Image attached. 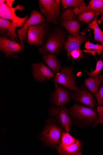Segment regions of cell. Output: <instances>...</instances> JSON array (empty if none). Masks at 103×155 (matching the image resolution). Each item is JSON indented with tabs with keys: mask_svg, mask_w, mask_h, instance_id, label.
<instances>
[{
	"mask_svg": "<svg viewBox=\"0 0 103 155\" xmlns=\"http://www.w3.org/2000/svg\"><path fill=\"white\" fill-rule=\"evenodd\" d=\"M83 145L84 143L77 139L76 143L66 148L57 147L56 150L60 155H82Z\"/></svg>",
	"mask_w": 103,
	"mask_h": 155,
	"instance_id": "17",
	"label": "cell"
},
{
	"mask_svg": "<svg viewBox=\"0 0 103 155\" xmlns=\"http://www.w3.org/2000/svg\"><path fill=\"white\" fill-rule=\"evenodd\" d=\"M5 0H1L0 1V5H2L5 3Z\"/></svg>",
	"mask_w": 103,
	"mask_h": 155,
	"instance_id": "32",
	"label": "cell"
},
{
	"mask_svg": "<svg viewBox=\"0 0 103 155\" xmlns=\"http://www.w3.org/2000/svg\"><path fill=\"white\" fill-rule=\"evenodd\" d=\"M76 139L70 135L68 132H65L63 134L59 145L57 147L66 148L75 143Z\"/></svg>",
	"mask_w": 103,
	"mask_h": 155,
	"instance_id": "25",
	"label": "cell"
},
{
	"mask_svg": "<svg viewBox=\"0 0 103 155\" xmlns=\"http://www.w3.org/2000/svg\"><path fill=\"white\" fill-rule=\"evenodd\" d=\"M97 110L99 115L103 116V106L98 107Z\"/></svg>",
	"mask_w": 103,
	"mask_h": 155,
	"instance_id": "31",
	"label": "cell"
},
{
	"mask_svg": "<svg viewBox=\"0 0 103 155\" xmlns=\"http://www.w3.org/2000/svg\"><path fill=\"white\" fill-rule=\"evenodd\" d=\"M31 67L33 75L37 81H45L50 79H53L55 77L51 70L42 63H34Z\"/></svg>",
	"mask_w": 103,
	"mask_h": 155,
	"instance_id": "12",
	"label": "cell"
},
{
	"mask_svg": "<svg viewBox=\"0 0 103 155\" xmlns=\"http://www.w3.org/2000/svg\"><path fill=\"white\" fill-rule=\"evenodd\" d=\"M25 9L22 5H18L14 8L9 7L5 3L0 5V17L1 18L11 21L16 27H22L27 20L29 18L26 15L24 18H20L16 15L15 13L17 10L22 12Z\"/></svg>",
	"mask_w": 103,
	"mask_h": 155,
	"instance_id": "9",
	"label": "cell"
},
{
	"mask_svg": "<svg viewBox=\"0 0 103 155\" xmlns=\"http://www.w3.org/2000/svg\"><path fill=\"white\" fill-rule=\"evenodd\" d=\"M101 21H102V22H103V15L102 16L101 18Z\"/></svg>",
	"mask_w": 103,
	"mask_h": 155,
	"instance_id": "33",
	"label": "cell"
},
{
	"mask_svg": "<svg viewBox=\"0 0 103 155\" xmlns=\"http://www.w3.org/2000/svg\"><path fill=\"white\" fill-rule=\"evenodd\" d=\"M66 36V32L62 29L55 28L50 35L45 44L39 48V53L42 54L45 53H60L67 40Z\"/></svg>",
	"mask_w": 103,
	"mask_h": 155,
	"instance_id": "3",
	"label": "cell"
},
{
	"mask_svg": "<svg viewBox=\"0 0 103 155\" xmlns=\"http://www.w3.org/2000/svg\"><path fill=\"white\" fill-rule=\"evenodd\" d=\"M16 28L11 21L0 18L1 36L14 41H17L14 39L17 36L15 32Z\"/></svg>",
	"mask_w": 103,
	"mask_h": 155,
	"instance_id": "16",
	"label": "cell"
},
{
	"mask_svg": "<svg viewBox=\"0 0 103 155\" xmlns=\"http://www.w3.org/2000/svg\"><path fill=\"white\" fill-rule=\"evenodd\" d=\"M49 114L52 118L61 124L66 132H69L72 122L69 110L65 105L51 106L49 109Z\"/></svg>",
	"mask_w": 103,
	"mask_h": 155,
	"instance_id": "8",
	"label": "cell"
},
{
	"mask_svg": "<svg viewBox=\"0 0 103 155\" xmlns=\"http://www.w3.org/2000/svg\"><path fill=\"white\" fill-rule=\"evenodd\" d=\"M82 52L80 48H79L71 53V58L72 57L73 59H79L84 58L85 57V56Z\"/></svg>",
	"mask_w": 103,
	"mask_h": 155,
	"instance_id": "27",
	"label": "cell"
},
{
	"mask_svg": "<svg viewBox=\"0 0 103 155\" xmlns=\"http://www.w3.org/2000/svg\"><path fill=\"white\" fill-rule=\"evenodd\" d=\"M42 60L55 74L61 71V62L54 54L45 53L43 54Z\"/></svg>",
	"mask_w": 103,
	"mask_h": 155,
	"instance_id": "19",
	"label": "cell"
},
{
	"mask_svg": "<svg viewBox=\"0 0 103 155\" xmlns=\"http://www.w3.org/2000/svg\"><path fill=\"white\" fill-rule=\"evenodd\" d=\"M69 91L60 86H56L51 96V101L56 106L65 105L70 102Z\"/></svg>",
	"mask_w": 103,
	"mask_h": 155,
	"instance_id": "15",
	"label": "cell"
},
{
	"mask_svg": "<svg viewBox=\"0 0 103 155\" xmlns=\"http://www.w3.org/2000/svg\"><path fill=\"white\" fill-rule=\"evenodd\" d=\"M60 2L62 8L64 9L68 8H80L87 6L83 0H61Z\"/></svg>",
	"mask_w": 103,
	"mask_h": 155,
	"instance_id": "23",
	"label": "cell"
},
{
	"mask_svg": "<svg viewBox=\"0 0 103 155\" xmlns=\"http://www.w3.org/2000/svg\"><path fill=\"white\" fill-rule=\"evenodd\" d=\"M24 48L17 41L0 37V51L7 57L17 58L18 55L23 52Z\"/></svg>",
	"mask_w": 103,
	"mask_h": 155,
	"instance_id": "10",
	"label": "cell"
},
{
	"mask_svg": "<svg viewBox=\"0 0 103 155\" xmlns=\"http://www.w3.org/2000/svg\"><path fill=\"white\" fill-rule=\"evenodd\" d=\"M99 124H103V116L98 114V117L93 124V127H95Z\"/></svg>",
	"mask_w": 103,
	"mask_h": 155,
	"instance_id": "29",
	"label": "cell"
},
{
	"mask_svg": "<svg viewBox=\"0 0 103 155\" xmlns=\"http://www.w3.org/2000/svg\"><path fill=\"white\" fill-rule=\"evenodd\" d=\"M72 70V66L63 67L61 71L56 74L53 81L55 84H61L70 90L80 91L81 90L77 86Z\"/></svg>",
	"mask_w": 103,
	"mask_h": 155,
	"instance_id": "6",
	"label": "cell"
},
{
	"mask_svg": "<svg viewBox=\"0 0 103 155\" xmlns=\"http://www.w3.org/2000/svg\"><path fill=\"white\" fill-rule=\"evenodd\" d=\"M48 24L44 22L29 27L27 35V43L31 45L43 46L48 30Z\"/></svg>",
	"mask_w": 103,
	"mask_h": 155,
	"instance_id": "5",
	"label": "cell"
},
{
	"mask_svg": "<svg viewBox=\"0 0 103 155\" xmlns=\"http://www.w3.org/2000/svg\"><path fill=\"white\" fill-rule=\"evenodd\" d=\"M98 104L101 105L103 104V86L99 89L98 91L95 94Z\"/></svg>",
	"mask_w": 103,
	"mask_h": 155,
	"instance_id": "28",
	"label": "cell"
},
{
	"mask_svg": "<svg viewBox=\"0 0 103 155\" xmlns=\"http://www.w3.org/2000/svg\"><path fill=\"white\" fill-rule=\"evenodd\" d=\"M75 15L84 12H93L99 15H103V0H91L86 7L80 8H76L73 10Z\"/></svg>",
	"mask_w": 103,
	"mask_h": 155,
	"instance_id": "18",
	"label": "cell"
},
{
	"mask_svg": "<svg viewBox=\"0 0 103 155\" xmlns=\"http://www.w3.org/2000/svg\"><path fill=\"white\" fill-rule=\"evenodd\" d=\"M79 89L80 91H74L72 93L71 97L72 99L91 108L94 107L95 104L92 94L84 87Z\"/></svg>",
	"mask_w": 103,
	"mask_h": 155,
	"instance_id": "14",
	"label": "cell"
},
{
	"mask_svg": "<svg viewBox=\"0 0 103 155\" xmlns=\"http://www.w3.org/2000/svg\"><path fill=\"white\" fill-rule=\"evenodd\" d=\"M84 48L86 50L82 51V52L91 54L94 56L96 53L100 54L103 53V45L102 44L95 45L88 41L86 42Z\"/></svg>",
	"mask_w": 103,
	"mask_h": 155,
	"instance_id": "21",
	"label": "cell"
},
{
	"mask_svg": "<svg viewBox=\"0 0 103 155\" xmlns=\"http://www.w3.org/2000/svg\"><path fill=\"white\" fill-rule=\"evenodd\" d=\"M99 15V14L93 12H84L79 14L77 18L79 21L88 24L95 18H97Z\"/></svg>",
	"mask_w": 103,
	"mask_h": 155,
	"instance_id": "24",
	"label": "cell"
},
{
	"mask_svg": "<svg viewBox=\"0 0 103 155\" xmlns=\"http://www.w3.org/2000/svg\"><path fill=\"white\" fill-rule=\"evenodd\" d=\"M39 7L46 17V22L56 25L60 19V1L39 0Z\"/></svg>",
	"mask_w": 103,
	"mask_h": 155,
	"instance_id": "4",
	"label": "cell"
},
{
	"mask_svg": "<svg viewBox=\"0 0 103 155\" xmlns=\"http://www.w3.org/2000/svg\"><path fill=\"white\" fill-rule=\"evenodd\" d=\"M103 82V76L98 74L94 77L86 79L84 84L88 89L95 94L98 92L100 84Z\"/></svg>",
	"mask_w": 103,
	"mask_h": 155,
	"instance_id": "20",
	"label": "cell"
},
{
	"mask_svg": "<svg viewBox=\"0 0 103 155\" xmlns=\"http://www.w3.org/2000/svg\"><path fill=\"white\" fill-rule=\"evenodd\" d=\"M68 110L72 122L81 127H86L95 122L98 118L97 110L77 104Z\"/></svg>",
	"mask_w": 103,
	"mask_h": 155,
	"instance_id": "2",
	"label": "cell"
},
{
	"mask_svg": "<svg viewBox=\"0 0 103 155\" xmlns=\"http://www.w3.org/2000/svg\"><path fill=\"white\" fill-rule=\"evenodd\" d=\"M103 67V62L101 60L99 61L97 63L96 68L94 71L87 72V74L91 77H94L99 74Z\"/></svg>",
	"mask_w": 103,
	"mask_h": 155,
	"instance_id": "26",
	"label": "cell"
},
{
	"mask_svg": "<svg viewBox=\"0 0 103 155\" xmlns=\"http://www.w3.org/2000/svg\"><path fill=\"white\" fill-rule=\"evenodd\" d=\"M46 21V18L38 11L35 9L32 11L30 17L27 20L23 26L17 31L21 44L24 47L23 40L26 39L29 27L45 22Z\"/></svg>",
	"mask_w": 103,
	"mask_h": 155,
	"instance_id": "11",
	"label": "cell"
},
{
	"mask_svg": "<svg viewBox=\"0 0 103 155\" xmlns=\"http://www.w3.org/2000/svg\"><path fill=\"white\" fill-rule=\"evenodd\" d=\"M61 26L64 27L71 35H77L80 25L79 22L77 15L73 10L71 8L67 9L62 14L59 21Z\"/></svg>",
	"mask_w": 103,
	"mask_h": 155,
	"instance_id": "7",
	"label": "cell"
},
{
	"mask_svg": "<svg viewBox=\"0 0 103 155\" xmlns=\"http://www.w3.org/2000/svg\"><path fill=\"white\" fill-rule=\"evenodd\" d=\"M65 132L59 123L54 119L50 118L47 120L40 139L44 145L56 149L62 135Z\"/></svg>",
	"mask_w": 103,
	"mask_h": 155,
	"instance_id": "1",
	"label": "cell"
},
{
	"mask_svg": "<svg viewBox=\"0 0 103 155\" xmlns=\"http://www.w3.org/2000/svg\"><path fill=\"white\" fill-rule=\"evenodd\" d=\"M88 25L89 26L88 29H92L94 31L95 40L100 42L103 45V31L101 30L98 26L97 18Z\"/></svg>",
	"mask_w": 103,
	"mask_h": 155,
	"instance_id": "22",
	"label": "cell"
},
{
	"mask_svg": "<svg viewBox=\"0 0 103 155\" xmlns=\"http://www.w3.org/2000/svg\"><path fill=\"white\" fill-rule=\"evenodd\" d=\"M14 1V0H6L5 3L9 7L12 8L13 3Z\"/></svg>",
	"mask_w": 103,
	"mask_h": 155,
	"instance_id": "30",
	"label": "cell"
},
{
	"mask_svg": "<svg viewBox=\"0 0 103 155\" xmlns=\"http://www.w3.org/2000/svg\"><path fill=\"white\" fill-rule=\"evenodd\" d=\"M88 38L84 34L76 36L69 35L64 44V48L67 52V58L69 61L71 58V53L79 48L82 43Z\"/></svg>",
	"mask_w": 103,
	"mask_h": 155,
	"instance_id": "13",
	"label": "cell"
}]
</instances>
